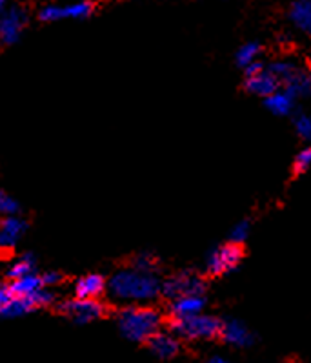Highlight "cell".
<instances>
[{"label":"cell","instance_id":"obj_1","mask_svg":"<svg viewBox=\"0 0 311 363\" xmlns=\"http://www.w3.org/2000/svg\"><path fill=\"white\" fill-rule=\"evenodd\" d=\"M160 281L155 272H146L139 269H124L111 276L107 281L110 296L122 303H144L160 294Z\"/></svg>","mask_w":311,"mask_h":363},{"label":"cell","instance_id":"obj_2","mask_svg":"<svg viewBox=\"0 0 311 363\" xmlns=\"http://www.w3.org/2000/svg\"><path fill=\"white\" fill-rule=\"evenodd\" d=\"M119 330L126 340L146 343L149 337L163 329V314L146 305H128L117 316Z\"/></svg>","mask_w":311,"mask_h":363},{"label":"cell","instance_id":"obj_3","mask_svg":"<svg viewBox=\"0 0 311 363\" xmlns=\"http://www.w3.org/2000/svg\"><path fill=\"white\" fill-rule=\"evenodd\" d=\"M222 321L206 314H195L189 318H177L170 321V330L180 340L199 342V340H215L221 336Z\"/></svg>","mask_w":311,"mask_h":363},{"label":"cell","instance_id":"obj_4","mask_svg":"<svg viewBox=\"0 0 311 363\" xmlns=\"http://www.w3.org/2000/svg\"><path fill=\"white\" fill-rule=\"evenodd\" d=\"M60 312L75 323L86 325L106 316V305L100 303L98 299L75 298L60 305Z\"/></svg>","mask_w":311,"mask_h":363},{"label":"cell","instance_id":"obj_5","mask_svg":"<svg viewBox=\"0 0 311 363\" xmlns=\"http://www.w3.org/2000/svg\"><path fill=\"white\" fill-rule=\"evenodd\" d=\"M244 257V248L240 243H230L222 245V247L215 248L211 256L208 257V265H206V270H208L209 276H222V274L230 272L235 267L239 265Z\"/></svg>","mask_w":311,"mask_h":363},{"label":"cell","instance_id":"obj_6","mask_svg":"<svg viewBox=\"0 0 311 363\" xmlns=\"http://www.w3.org/2000/svg\"><path fill=\"white\" fill-rule=\"evenodd\" d=\"M247 91L262 97H269L271 94L281 88V81L275 77V73L269 68H264L262 62H252L246 68V82H244Z\"/></svg>","mask_w":311,"mask_h":363},{"label":"cell","instance_id":"obj_7","mask_svg":"<svg viewBox=\"0 0 311 363\" xmlns=\"http://www.w3.org/2000/svg\"><path fill=\"white\" fill-rule=\"evenodd\" d=\"M206 285L202 281L201 276H196L193 272H180L171 276L170 279L163 283V292L168 299L182 298V296H193V294H204Z\"/></svg>","mask_w":311,"mask_h":363},{"label":"cell","instance_id":"obj_8","mask_svg":"<svg viewBox=\"0 0 311 363\" xmlns=\"http://www.w3.org/2000/svg\"><path fill=\"white\" fill-rule=\"evenodd\" d=\"M93 11L91 2H71V4H46L40 9V21L44 22H57L62 18H71V21H82V18L90 17Z\"/></svg>","mask_w":311,"mask_h":363},{"label":"cell","instance_id":"obj_9","mask_svg":"<svg viewBox=\"0 0 311 363\" xmlns=\"http://www.w3.org/2000/svg\"><path fill=\"white\" fill-rule=\"evenodd\" d=\"M26 26V13L20 8H11L0 15V43L15 44Z\"/></svg>","mask_w":311,"mask_h":363},{"label":"cell","instance_id":"obj_10","mask_svg":"<svg viewBox=\"0 0 311 363\" xmlns=\"http://www.w3.org/2000/svg\"><path fill=\"white\" fill-rule=\"evenodd\" d=\"M146 343L158 359H173L180 352V337H177L171 330L170 333L158 330Z\"/></svg>","mask_w":311,"mask_h":363},{"label":"cell","instance_id":"obj_11","mask_svg":"<svg viewBox=\"0 0 311 363\" xmlns=\"http://www.w3.org/2000/svg\"><path fill=\"white\" fill-rule=\"evenodd\" d=\"M206 307V299L202 294L182 296V298L171 299L170 303V316L171 320L177 318H189L195 314H201Z\"/></svg>","mask_w":311,"mask_h":363},{"label":"cell","instance_id":"obj_12","mask_svg":"<svg viewBox=\"0 0 311 363\" xmlns=\"http://www.w3.org/2000/svg\"><path fill=\"white\" fill-rule=\"evenodd\" d=\"M222 342L230 343V345L235 347H247L253 343V334L250 333L246 325L242 321L230 320V321H222L221 327V336H218Z\"/></svg>","mask_w":311,"mask_h":363},{"label":"cell","instance_id":"obj_13","mask_svg":"<svg viewBox=\"0 0 311 363\" xmlns=\"http://www.w3.org/2000/svg\"><path fill=\"white\" fill-rule=\"evenodd\" d=\"M26 232V223L17 216H8L0 221V248H13Z\"/></svg>","mask_w":311,"mask_h":363},{"label":"cell","instance_id":"obj_14","mask_svg":"<svg viewBox=\"0 0 311 363\" xmlns=\"http://www.w3.org/2000/svg\"><path fill=\"white\" fill-rule=\"evenodd\" d=\"M107 289V283L104 281L102 276L98 274H88L84 278L75 283V296L86 299H97L102 296V292Z\"/></svg>","mask_w":311,"mask_h":363},{"label":"cell","instance_id":"obj_15","mask_svg":"<svg viewBox=\"0 0 311 363\" xmlns=\"http://www.w3.org/2000/svg\"><path fill=\"white\" fill-rule=\"evenodd\" d=\"M11 291L15 296H22V298H30L31 294H35L37 291H40L44 286L42 276H37L35 272L26 274L22 278L11 279Z\"/></svg>","mask_w":311,"mask_h":363},{"label":"cell","instance_id":"obj_16","mask_svg":"<svg viewBox=\"0 0 311 363\" xmlns=\"http://www.w3.org/2000/svg\"><path fill=\"white\" fill-rule=\"evenodd\" d=\"M282 86H284V90L290 95H293V97L311 95V77L306 75V73L297 72V69H293V72L290 73V77L282 82Z\"/></svg>","mask_w":311,"mask_h":363},{"label":"cell","instance_id":"obj_17","mask_svg":"<svg viewBox=\"0 0 311 363\" xmlns=\"http://www.w3.org/2000/svg\"><path fill=\"white\" fill-rule=\"evenodd\" d=\"M290 17L298 30L311 35V0H295L291 4Z\"/></svg>","mask_w":311,"mask_h":363},{"label":"cell","instance_id":"obj_18","mask_svg":"<svg viewBox=\"0 0 311 363\" xmlns=\"http://www.w3.org/2000/svg\"><path fill=\"white\" fill-rule=\"evenodd\" d=\"M293 101L295 97L290 95L288 91H275L269 97H266V106L273 111V113H277V116H288L291 110H293Z\"/></svg>","mask_w":311,"mask_h":363},{"label":"cell","instance_id":"obj_19","mask_svg":"<svg viewBox=\"0 0 311 363\" xmlns=\"http://www.w3.org/2000/svg\"><path fill=\"white\" fill-rule=\"evenodd\" d=\"M35 311V305L31 303L30 298H22V296H13V299L0 311L2 318H22Z\"/></svg>","mask_w":311,"mask_h":363},{"label":"cell","instance_id":"obj_20","mask_svg":"<svg viewBox=\"0 0 311 363\" xmlns=\"http://www.w3.org/2000/svg\"><path fill=\"white\" fill-rule=\"evenodd\" d=\"M260 50H262V48H260L257 43L244 44V46L239 50V53H237V65L242 66V68H247L252 62H255Z\"/></svg>","mask_w":311,"mask_h":363},{"label":"cell","instance_id":"obj_21","mask_svg":"<svg viewBox=\"0 0 311 363\" xmlns=\"http://www.w3.org/2000/svg\"><path fill=\"white\" fill-rule=\"evenodd\" d=\"M35 272V261L31 256H24L20 257V259H17L11 265V269L8 270V276L11 279H17V278H22V276H26V274H31Z\"/></svg>","mask_w":311,"mask_h":363},{"label":"cell","instance_id":"obj_22","mask_svg":"<svg viewBox=\"0 0 311 363\" xmlns=\"http://www.w3.org/2000/svg\"><path fill=\"white\" fill-rule=\"evenodd\" d=\"M311 167V148H304L298 152V155L293 161V175H300Z\"/></svg>","mask_w":311,"mask_h":363},{"label":"cell","instance_id":"obj_23","mask_svg":"<svg viewBox=\"0 0 311 363\" xmlns=\"http://www.w3.org/2000/svg\"><path fill=\"white\" fill-rule=\"evenodd\" d=\"M18 212V203L15 201L13 197H9L0 190V214L4 216H15Z\"/></svg>","mask_w":311,"mask_h":363},{"label":"cell","instance_id":"obj_24","mask_svg":"<svg viewBox=\"0 0 311 363\" xmlns=\"http://www.w3.org/2000/svg\"><path fill=\"white\" fill-rule=\"evenodd\" d=\"M133 267L139 270H146V272H155L157 261H155L153 256H149V254H141V256H136V259L133 261Z\"/></svg>","mask_w":311,"mask_h":363},{"label":"cell","instance_id":"obj_25","mask_svg":"<svg viewBox=\"0 0 311 363\" xmlns=\"http://www.w3.org/2000/svg\"><path fill=\"white\" fill-rule=\"evenodd\" d=\"M295 128H297V133L303 139H311V119L306 116H297L295 119Z\"/></svg>","mask_w":311,"mask_h":363},{"label":"cell","instance_id":"obj_26","mask_svg":"<svg viewBox=\"0 0 311 363\" xmlns=\"http://www.w3.org/2000/svg\"><path fill=\"white\" fill-rule=\"evenodd\" d=\"M247 234H250V223L244 221V223H239L237 227L231 230V235H230V240L233 241V243H240L242 245V241L246 240Z\"/></svg>","mask_w":311,"mask_h":363},{"label":"cell","instance_id":"obj_27","mask_svg":"<svg viewBox=\"0 0 311 363\" xmlns=\"http://www.w3.org/2000/svg\"><path fill=\"white\" fill-rule=\"evenodd\" d=\"M13 296L15 294L13 291H11V286L2 285V283H0V311H2V308H4L11 299H13Z\"/></svg>","mask_w":311,"mask_h":363},{"label":"cell","instance_id":"obj_28","mask_svg":"<svg viewBox=\"0 0 311 363\" xmlns=\"http://www.w3.org/2000/svg\"><path fill=\"white\" fill-rule=\"evenodd\" d=\"M62 281V278H60L59 272H46L42 276V283L44 286H53V285H59V283Z\"/></svg>","mask_w":311,"mask_h":363},{"label":"cell","instance_id":"obj_29","mask_svg":"<svg viewBox=\"0 0 311 363\" xmlns=\"http://www.w3.org/2000/svg\"><path fill=\"white\" fill-rule=\"evenodd\" d=\"M206 363H230V362L224 358H221V356H213V358H209Z\"/></svg>","mask_w":311,"mask_h":363},{"label":"cell","instance_id":"obj_30","mask_svg":"<svg viewBox=\"0 0 311 363\" xmlns=\"http://www.w3.org/2000/svg\"><path fill=\"white\" fill-rule=\"evenodd\" d=\"M6 4H8V0H0V15L6 11Z\"/></svg>","mask_w":311,"mask_h":363}]
</instances>
